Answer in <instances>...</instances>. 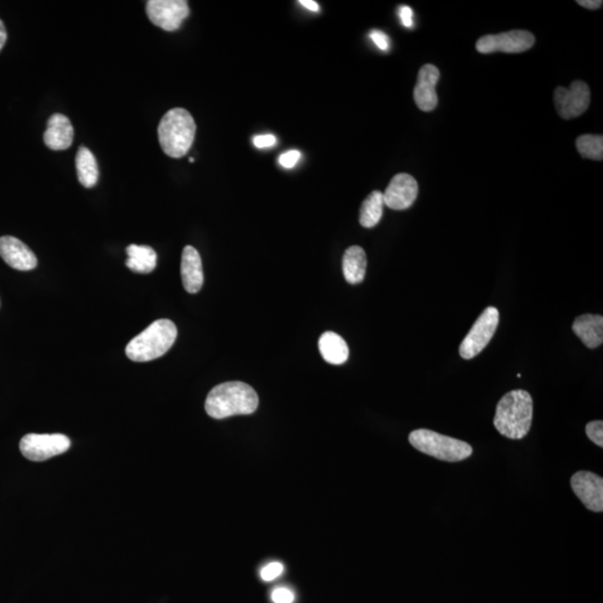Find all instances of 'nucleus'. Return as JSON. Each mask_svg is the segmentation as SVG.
<instances>
[{
	"instance_id": "obj_1",
	"label": "nucleus",
	"mask_w": 603,
	"mask_h": 603,
	"mask_svg": "<svg viewBox=\"0 0 603 603\" xmlns=\"http://www.w3.org/2000/svg\"><path fill=\"white\" fill-rule=\"evenodd\" d=\"M259 399L252 387L240 381L224 382L211 389L206 399V412L214 420L250 415L257 411Z\"/></svg>"
},
{
	"instance_id": "obj_2",
	"label": "nucleus",
	"mask_w": 603,
	"mask_h": 603,
	"mask_svg": "<svg viewBox=\"0 0 603 603\" xmlns=\"http://www.w3.org/2000/svg\"><path fill=\"white\" fill-rule=\"evenodd\" d=\"M534 420V399L526 390H513L497 403L494 426L504 437L523 439Z\"/></svg>"
},
{
	"instance_id": "obj_3",
	"label": "nucleus",
	"mask_w": 603,
	"mask_h": 603,
	"mask_svg": "<svg viewBox=\"0 0 603 603\" xmlns=\"http://www.w3.org/2000/svg\"><path fill=\"white\" fill-rule=\"evenodd\" d=\"M196 129L195 120L187 110H170L158 126L162 151L175 159L186 156L195 141Z\"/></svg>"
},
{
	"instance_id": "obj_4",
	"label": "nucleus",
	"mask_w": 603,
	"mask_h": 603,
	"mask_svg": "<svg viewBox=\"0 0 603 603\" xmlns=\"http://www.w3.org/2000/svg\"><path fill=\"white\" fill-rule=\"evenodd\" d=\"M178 330L173 321L162 319L150 324L126 347L127 358L134 363H148L164 355L174 346Z\"/></svg>"
},
{
	"instance_id": "obj_5",
	"label": "nucleus",
	"mask_w": 603,
	"mask_h": 603,
	"mask_svg": "<svg viewBox=\"0 0 603 603\" xmlns=\"http://www.w3.org/2000/svg\"><path fill=\"white\" fill-rule=\"evenodd\" d=\"M409 443L417 451L448 463L465 460L473 455V447L469 444L429 429L412 431L409 435Z\"/></svg>"
},
{
	"instance_id": "obj_6",
	"label": "nucleus",
	"mask_w": 603,
	"mask_h": 603,
	"mask_svg": "<svg viewBox=\"0 0 603 603\" xmlns=\"http://www.w3.org/2000/svg\"><path fill=\"white\" fill-rule=\"evenodd\" d=\"M500 323V312L496 307H487L483 312L468 336L460 346V354L465 360H470L477 356L485 349L492 338L494 337Z\"/></svg>"
},
{
	"instance_id": "obj_7",
	"label": "nucleus",
	"mask_w": 603,
	"mask_h": 603,
	"mask_svg": "<svg viewBox=\"0 0 603 603\" xmlns=\"http://www.w3.org/2000/svg\"><path fill=\"white\" fill-rule=\"evenodd\" d=\"M70 440L61 434H29L20 440L21 454L33 461H44L69 451Z\"/></svg>"
},
{
	"instance_id": "obj_8",
	"label": "nucleus",
	"mask_w": 603,
	"mask_h": 603,
	"mask_svg": "<svg viewBox=\"0 0 603 603\" xmlns=\"http://www.w3.org/2000/svg\"><path fill=\"white\" fill-rule=\"evenodd\" d=\"M145 11L151 23L167 32L179 29L191 14L188 3L184 0H149Z\"/></svg>"
},
{
	"instance_id": "obj_9",
	"label": "nucleus",
	"mask_w": 603,
	"mask_h": 603,
	"mask_svg": "<svg viewBox=\"0 0 603 603\" xmlns=\"http://www.w3.org/2000/svg\"><path fill=\"white\" fill-rule=\"evenodd\" d=\"M535 37L527 30H510L497 35H486L478 39L477 50L482 54L491 53H523L534 45Z\"/></svg>"
},
{
	"instance_id": "obj_10",
	"label": "nucleus",
	"mask_w": 603,
	"mask_h": 603,
	"mask_svg": "<svg viewBox=\"0 0 603 603\" xmlns=\"http://www.w3.org/2000/svg\"><path fill=\"white\" fill-rule=\"evenodd\" d=\"M591 94L587 83L575 81L569 89L558 86L554 92V103H556L558 116L565 120L578 118L587 111Z\"/></svg>"
},
{
	"instance_id": "obj_11",
	"label": "nucleus",
	"mask_w": 603,
	"mask_h": 603,
	"mask_svg": "<svg viewBox=\"0 0 603 603\" xmlns=\"http://www.w3.org/2000/svg\"><path fill=\"white\" fill-rule=\"evenodd\" d=\"M571 487L585 508L591 512L603 510V479L599 475L580 470L571 477Z\"/></svg>"
},
{
	"instance_id": "obj_12",
	"label": "nucleus",
	"mask_w": 603,
	"mask_h": 603,
	"mask_svg": "<svg viewBox=\"0 0 603 603\" xmlns=\"http://www.w3.org/2000/svg\"><path fill=\"white\" fill-rule=\"evenodd\" d=\"M418 196V183L408 174L395 175L384 192L385 205L394 210H404L413 205Z\"/></svg>"
},
{
	"instance_id": "obj_13",
	"label": "nucleus",
	"mask_w": 603,
	"mask_h": 603,
	"mask_svg": "<svg viewBox=\"0 0 603 603\" xmlns=\"http://www.w3.org/2000/svg\"><path fill=\"white\" fill-rule=\"evenodd\" d=\"M440 72L433 64L422 66L418 73V80L413 91V99L417 107L424 112H430L437 107L438 96L436 94V86L439 81Z\"/></svg>"
},
{
	"instance_id": "obj_14",
	"label": "nucleus",
	"mask_w": 603,
	"mask_h": 603,
	"mask_svg": "<svg viewBox=\"0 0 603 603\" xmlns=\"http://www.w3.org/2000/svg\"><path fill=\"white\" fill-rule=\"evenodd\" d=\"M0 257L17 271H32L37 266L33 250L16 237H0Z\"/></svg>"
},
{
	"instance_id": "obj_15",
	"label": "nucleus",
	"mask_w": 603,
	"mask_h": 603,
	"mask_svg": "<svg viewBox=\"0 0 603 603\" xmlns=\"http://www.w3.org/2000/svg\"><path fill=\"white\" fill-rule=\"evenodd\" d=\"M74 129L69 118L64 114L55 113L48 118L47 129L44 134V143L46 147L55 151L66 150L72 145Z\"/></svg>"
},
{
	"instance_id": "obj_16",
	"label": "nucleus",
	"mask_w": 603,
	"mask_h": 603,
	"mask_svg": "<svg viewBox=\"0 0 603 603\" xmlns=\"http://www.w3.org/2000/svg\"><path fill=\"white\" fill-rule=\"evenodd\" d=\"M182 279L184 289L188 293L200 292L204 285V271L200 253L192 246L183 249L182 257Z\"/></svg>"
},
{
	"instance_id": "obj_17",
	"label": "nucleus",
	"mask_w": 603,
	"mask_h": 603,
	"mask_svg": "<svg viewBox=\"0 0 603 603\" xmlns=\"http://www.w3.org/2000/svg\"><path fill=\"white\" fill-rule=\"evenodd\" d=\"M572 330L589 349H596L602 345L603 318L601 315H581L575 319Z\"/></svg>"
},
{
	"instance_id": "obj_18",
	"label": "nucleus",
	"mask_w": 603,
	"mask_h": 603,
	"mask_svg": "<svg viewBox=\"0 0 603 603\" xmlns=\"http://www.w3.org/2000/svg\"><path fill=\"white\" fill-rule=\"evenodd\" d=\"M322 358L330 364L340 365L349 359V346L343 338L334 332H325L319 340Z\"/></svg>"
},
{
	"instance_id": "obj_19",
	"label": "nucleus",
	"mask_w": 603,
	"mask_h": 603,
	"mask_svg": "<svg viewBox=\"0 0 603 603\" xmlns=\"http://www.w3.org/2000/svg\"><path fill=\"white\" fill-rule=\"evenodd\" d=\"M367 263V255L360 246H351L346 250L342 268L347 283L359 284L364 280Z\"/></svg>"
},
{
	"instance_id": "obj_20",
	"label": "nucleus",
	"mask_w": 603,
	"mask_h": 603,
	"mask_svg": "<svg viewBox=\"0 0 603 603\" xmlns=\"http://www.w3.org/2000/svg\"><path fill=\"white\" fill-rule=\"evenodd\" d=\"M126 265L129 270L140 274H149L157 266V253L150 246L132 244L126 248Z\"/></svg>"
},
{
	"instance_id": "obj_21",
	"label": "nucleus",
	"mask_w": 603,
	"mask_h": 603,
	"mask_svg": "<svg viewBox=\"0 0 603 603\" xmlns=\"http://www.w3.org/2000/svg\"><path fill=\"white\" fill-rule=\"evenodd\" d=\"M77 177L86 188L94 187L99 179V167L94 153L86 147H80L75 157Z\"/></svg>"
},
{
	"instance_id": "obj_22",
	"label": "nucleus",
	"mask_w": 603,
	"mask_h": 603,
	"mask_svg": "<svg viewBox=\"0 0 603 603\" xmlns=\"http://www.w3.org/2000/svg\"><path fill=\"white\" fill-rule=\"evenodd\" d=\"M384 192L374 191L365 198L360 209V224L364 228H372L379 224L384 215Z\"/></svg>"
},
{
	"instance_id": "obj_23",
	"label": "nucleus",
	"mask_w": 603,
	"mask_h": 603,
	"mask_svg": "<svg viewBox=\"0 0 603 603\" xmlns=\"http://www.w3.org/2000/svg\"><path fill=\"white\" fill-rule=\"evenodd\" d=\"M576 149L581 157L587 159L602 161L603 159V136L584 134L576 139Z\"/></svg>"
},
{
	"instance_id": "obj_24",
	"label": "nucleus",
	"mask_w": 603,
	"mask_h": 603,
	"mask_svg": "<svg viewBox=\"0 0 603 603\" xmlns=\"http://www.w3.org/2000/svg\"><path fill=\"white\" fill-rule=\"evenodd\" d=\"M585 433H587L588 438L591 440L592 443L596 444L597 446L603 447V422L602 420H594L589 422L587 427H585Z\"/></svg>"
},
{
	"instance_id": "obj_25",
	"label": "nucleus",
	"mask_w": 603,
	"mask_h": 603,
	"mask_svg": "<svg viewBox=\"0 0 603 603\" xmlns=\"http://www.w3.org/2000/svg\"><path fill=\"white\" fill-rule=\"evenodd\" d=\"M284 566L280 562H272L267 565L261 572V576L264 581H273L283 574Z\"/></svg>"
},
{
	"instance_id": "obj_26",
	"label": "nucleus",
	"mask_w": 603,
	"mask_h": 603,
	"mask_svg": "<svg viewBox=\"0 0 603 603\" xmlns=\"http://www.w3.org/2000/svg\"><path fill=\"white\" fill-rule=\"evenodd\" d=\"M294 593L288 588H277L272 593V600L274 603H293Z\"/></svg>"
},
{
	"instance_id": "obj_27",
	"label": "nucleus",
	"mask_w": 603,
	"mask_h": 603,
	"mask_svg": "<svg viewBox=\"0 0 603 603\" xmlns=\"http://www.w3.org/2000/svg\"><path fill=\"white\" fill-rule=\"evenodd\" d=\"M299 158H301V152L297 150H290L280 157L279 162L281 167L289 169L297 164Z\"/></svg>"
},
{
	"instance_id": "obj_28",
	"label": "nucleus",
	"mask_w": 603,
	"mask_h": 603,
	"mask_svg": "<svg viewBox=\"0 0 603 603\" xmlns=\"http://www.w3.org/2000/svg\"><path fill=\"white\" fill-rule=\"evenodd\" d=\"M370 38L372 39V42L376 44L381 51H388L390 47L389 37H387L385 33L380 32V30H372L370 33Z\"/></svg>"
},
{
	"instance_id": "obj_29",
	"label": "nucleus",
	"mask_w": 603,
	"mask_h": 603,
	"mask_svg": "<svg viewBox=\"0 0 603 603\" xmlns=\"http://www.w3.org/2000/svg\"><path fill=\"white\" fill-rule=\"evenodd\" d=\"M276 138L272 134L257 135L254 138V144L259 149L270 148L276 144Z\"/></svg>"
},
{
	"instance_id": "obj_30",
	"label": "nucleus",
	"mask_w": 603,
	"mask_h": 603,
	"mask_svg": "<svg viewBox=\"0 0 603 603\" xmlns=\"http://www.w3.org/2000/svg\"><path fill=\"white\" fill-rule=\"evenodd\" d=\"M400 20L404 28L411 29L413 25V12L409 6H402L399 10Z\"/></svg>"
},
{
	"instance_id": "obj_31",
	"label": "nucleus",
	"mask_w": 603,
	"mask_h": 603,
	"mask_svg": "<svg viewBox=\"0 0 603 603\" xmlns=\"http://www.w3.org/2000/svg\"><path fill=\"white\" fill-rule=\"evenodd\" d=\"M576 3H578L580 6L588 8V10L591 11L599 10L603 4L601 0H578Z\"/></svg>"
},
{
	"instance_id": "obj_32",
	"label": "nucleus",
	"mask_w": 603,
	"mask_h": 603,
	"mask_svg": "<svg viewBox=\"0 0 603 603\" xmlns=\"http://www.w3.org/2000/svg\"><path fill=\"white\" fill-rule=\"evenodd\" d=\"M303 7L307 8V10L314 12H318L320 11V6L318 5V3L314 2V0H301L299 2Z\"/></svg>"
},
{
	"instance_id": "obj_33",
	"label": "nucleus",
	"mask_w": 603,
	"mask_h": 603,
	"mask_svg": "<svg viewBox=\"0 0 603 603\" xmlns=\"http://www.w3.org/2000/svg\"><path fill=\"white\" fill-rule=\"evenodd\" d=\"M7 41V32L5 25H4L3 20H0V51L3 50V47L5 46Z\"/></svg>"
},
{
	"instance_id": "obj_34",
	"label": "nucleus",
	"mask_w": 603,
	"mask_h": 603,
	"mask_svg": "<svg viewBox=\"0 0 603 603\" xmlns=\"http://www.w3.org/2000/svg\"><path fill=\"white\" fill-rule=\"evenodd\" d=\"M189 161L195 162V159H193V158H191V159H189Z\"/></svg>"
}]
</instances>
